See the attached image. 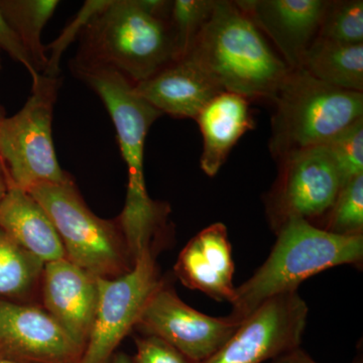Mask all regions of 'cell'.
Returning a JSON list of instances; mask_svg holds the SVG:
<instances>
[{"instance_id": "cell-32", "label": "cell", "mask_w": 363, "mask_h": 363, "mask_svg": "<svg viewBox=\"0 0 363 363\" xmlns=\"http://www.w3.org/2000/svg\"><path fill=\"white\" fill-rule=\"evenodd\" d=\"M0 71H1V60H0Z\"/></svg>"}, {"instance_id": "cell-10", "label": "cell", "mask_w": 363, "mask_h": 363, "mask_svg": "<svg viewBox=\"0 0 363 363\" xmlns=\"http://www.w3.org/2000/svg\"><path fill=\"white\" fill-rule=\"evenodd\" d=\"M240 325L227 317L208 316L193 309L164 281L145 305L135 328L145 336L161 339L193 362L203 363L220 350Z\"/></svg>"}, {"instance_id": "cell-11", "label": "cell", "mask_w": 363, "mask_h": 363, "mask_svg": "<svg viewBox=\"0 0 363 363\" xmlns=\"http://www.w3.org/2000/svg\"><path fill=\"white\" fill-rule=\"evenodd\" d=\"M83 353L42 306L0 301V357L30 363H80Z\"/></svg>"}, {"instance_id": "cell-17", "label": "cell", "mask_w": 363, "mask_h": 363, "mask_svg": "<svg viewBox=\"0 0 363 363\" xmlns=\"http://www.w3.org/2000/svg\"><path fill=\"white\" fill-rule=\"evenodd\" d=\"M0 227L45 264L65 259L56 227L44 208L26 191L9 189L0 203Z\"/></svg>"}, {"instance_id": "cell-29", "label": "cell", "mask_w": 363, "mask_h": 363, "mask_svg": "<svg viewBox=\"0 0 363 363\" xmlns=\"http://www.w3.org/2000/svg\"><path fill=\"white\" fill-rule=\"evenodd\" d=\"M6 116L4 109L0 107V119ZM11 188V182H9V175L6 166H4V160H2L1 155H0V203L4 199L9 189Z\"/></svg>"}, {"instance_id": "cell-21", "label": "cell", "mask_w": 363, "mask_h": 363, "mask_svg": "<svg viewBox=\"0 0 363 363\" xmlns=\"http://www.w3.org/2000/svg\"><path fill=\"white\" fill-rule=\"evenodd\" d=\"M317 227L340 236L363 235V174L346 182Z\"/></svg>"}, {"instance_id": "cell-6", "label": "cell", "mask_w": 363, "mask_h": 363, "mask_svg": "<svg viewBox=\"0 0 363 363\" xmlns=\"http://www.w3.org/2000/svg\"><path fill=\"white\" fill-rule=\"evenodd\" d=\"M61 79L38 76L32 94L18 113L0 119V155L11 187L28 192L42 184H62L72 177L60 167L52 140V113Z\"/></svg>"}, {"instance_id": "cell-18", "label": "cell", "mask_w": 363, "mask_h": 363, "mask_svg": "<svg viewBox=\"0 0 363 363\" xmlns=\"http://www.w3.org/2000/svg\"><path fill=\"white\" fill-rule=\"evenodd\" d=\"M300 68L333 87L363 93V44H340L317 38Z\"/></svg>"}, {"instance_id": "cell-30", "label": "cell", "mask_w": 363, "mask_h": 363, "mask_svg": "<svg viewBox=\"0 0 363 363\" xmlns=\"http://www.w3.org/2000/svg\"><path fill=\"white\" fill-rule=\"evenodd\" d=\"M107 363H133V359H131L130 355L123 352H118L116 353Z\"/></svg>"}, {"instance_id": "cell-2", "label": "cell", "mask_w": 363, "mask_h": 363, "mask_svg": "<svg viewBox=\"0 0 363 363\" xmlns=\"http://www.w3.org/2000/svg\"><path fill=\"white\" fill-rule=\"evenodd\" d=\"M277 241L264 264L235 288L230 315L240 324L262 303L296 292L315 274L343 264H362L363 235L340 236L327 233L304 219H290L274 233Z\"/></svg>"}, {"instance_id": "cell-19", "label": "cell", "mask_w": 363, "mask_h": 363, "mask_svg": "<svg viewBox=\"0 0 363 363\" xmlns=\"http://www.w3.org/2000/svg\"><path fill=\"white\" fill-rule=\"evenodd\" d=\"M44 267L0 227V301L40 305Z\"/></svg>"}, {"instance_id": "cell-3", "label": "cell", "mask_w": 363, "mask_h": 363, "mask_svg": "<svg viewBox=\"0 0 363 363\" xmlns=\"http://www.w3.org/2000/svg\"><path fill=\"white\" fill-rule=\"evenodd\" d=\"M175 61L168 21L150 16L138 0H111L81 33L72 70L111 69L135 85Z\"/></svg>"}, {"instance_id": "cell-20", "label": "cell", "mask_w": 363, "mask_h": 363, "mask_svg": "<svg viewBox=\"0 0 363 363\" xmlns=\"http://www.w3.org/2000/svg\"><path fill=\"white\" fill-rule=\"evenodd\" d=\"M59 4L58 0H0V11L30 52L39 73L48 66L43 30Z\"/></svg>"}, {"instance_id": "cell-12", "label": "cell", "mask_w": 363, "mask_h": 363, "mask_svg": "<svg viewBox=\"0 0 363 363\" xmlns=\"http://www.w3.org/2000/svg\"><path fill=\"white\" fill-rule=\"evenodd\" d=\"M92 276L67 259L45 264L40 305L85 350L98 304V284Z\"/></svg>"}, {"instance_id": "cell-31", "label": "cell", "mask_w": 363, "mask_h": 363, "mask_svg": "<svg viewBox=\"0 0 363 363\" xmlns=\"http://www.w3.org/2000/svg\"><path fill=\"white\" fill-rule=\"evenodd\" d=\"M0 363H30V362H21V360L11 359V358L0 357Z\"/></svg>"}, {"instance_id": "cell-27", "label": "cell", "mask_w": 363, "mask_h": 363, "mask_svg": "<svg viewBox=\"0 0 363 363\" xmlns=\"http://www.w3.org/2000/svg\"><path fill=\"white\" fill-rule=\"evenodd\" d=\"M0 51L7 52L14 61L25 67L32 80H35L38 76L40 75L35 68L30 52L26 49L20 38L6 20L1 11H0Z\"/></svg>"}, {"instance_id": "cell-22", "label": "cell", "mask_w": 363, "mask_h": 363, "mask_svg": "<svg viewBox=\"0 0 363 363\" xmlns=\"http://www.w3.org/2000/svg\"><path fill=\"white\" fill-rule=\"evenodd\" d=\"M216 0L172 1L169 25L175 44L177 60L187 56L203 26L213 11Z\"/></svg>"}, {"instance_id": "cell-13", "label": "cell", "mask_w": 363, "mask_h": 363, "mask_svg": "<svg viewBox=\"0 0 363 363\" xmlns=\"http://www.w3.org/2000/svg\"><path fill=\"white\" fill-rule=\"evenodd\" d=\"M238 4L291 69L317 39L328 0H242Z\"/></svg>"}, {"instance_id": "cell-25", "label": "cell", "mask_w": 363, "mask_h": 363, "mask_svg": "<svg viewBox=\"0 0 363 363\" xmlns=\"http://www.w3.org/2000/svg\"><path fill=\"white\" fill-rule=\"evenodd\" d=\"M109 4H111V0H88L83 4L75 18L68 23L61 35L52 44L45 45L48 66L43 75L59 77V65L62 55L76 38H80L81 33L85 30L91 20L100 11H104Z\"/></svg>"}, {"instance_id": "cell-7", "label": "cell", "mask_w": 363, "mask_h": 363, "mask_svg": "<svg viewBox=\"0 0 363 363\" xmlns=\"http://www.w3.org/2000/svg\"><path fill=\"white\" fill-rule=\"evenodd\" d=\"M278 164V176L264 197L272 231L290 219L317 225L342 186L328 150L321 145L300 150L279 160Z\"/></svg>"}, {"instance_id": "cell-15", "label": "cell", "mask_w": 363, "mask_h": 363, "mask_svg": "<svg viewBox=\"0 0 363 363\" xmlns=\"http://www.w3.org/2000/svg\"><path fill=\"white\" fill-rule=\"evenodd\" d=\"M133 89L162 114L191 119L224 91L189 57L164 67Z\"/></svg>"}, {"instance_id": "cell-5", "label": "cell", "mask_w": 363, "mask_h": 363, "mask_svg": "<svg viewBox=\"0 0 363 363\" xmlns=\"http://www.w3.org/2000/svg\"><path fill=\"white\" fill-rule=\"evenodd\" d=\"M28 193L49 215L72 264L104 279L123 276L135 266L118 220L93 213L73 180L42 184Z\"/></svg>"}, {"instance_id": "cell-28", "label": "cell", "mask_w": 363, "mask_h": 363, "mask_svg": "<svg viewBox=\"0 0 363 363\" xmlns=\"http://www.w3.org/2000/svg\"><path fill=\"white\" fill-rule=\"evenodd\" d=\"M271 363H318L306 351L301 350L300 347L295 348L274 358ZM354 363H362V362H355Z\"/></svg>"}, {"instance_id": "cell-24", "label": "cell", "mask_w": 363, "mask_h": 363, "mask_svg": "<svg viewBox=\"0 0 363 363\" xmlns=\"http://www.w3.org/2000/svg\"><path fill=\"white\" fill-rule=\"evenodd\" d=\"M342 185L363 174V118L351 124L325 145ZM342 187V186H341Z\"/></svg>"}, {"instance_id": "cell-9", "label": "cell", "mask_w": 363, "mask_h": 363, "mask_svg": "<svg viewBox=\"0 0 363 363\" xmlns=\"http://www.w3.org/2000/svg\"><path fill=\"white\" fill-rule=\"evenodd\" d=\"M308 306L296 292L262 303L241 322L235 333L203 363H262L300 347Z\"/></svg>"}, {"instance_id": "cell-4", "label": "cell", "mask_w": 363, "mask_h": 363, "mask_svg": "<svg viewBox=\"0 0 363 363\" xmlns=\"http://www.w3.org/2000/svg\"><path fill=\"white\" fill-rule=\"evenodd\" d=\"M271 102L269 152L277 162L327 145L363 118V93L326 84L303 68L291 69Z\"/></svg>"}, {"instance_id": "cell-26", "label": "cell", "mask_w": 363, "mask_h": 363, "mask_svg": "<svg viewBox=\"0 0 363 363\" xmlns=\"http://www.w3.org/2000/svg\"><path fill=\"white\" fill-rule=\"evenodd\" d=\"M135 345L133 363H198L154 336L136 338Z\"/></svg>"}, {"instance_id": "cell-23", "label": "cell", "mask_w": 363, "mask_h": 363, "mask_svg": "<svg viewBox=\"0 0 363 363\" xmlns=\"http://www.w3.org/2000/svg\"><path fill=\"white\" fill-rule=\"evenodd\" d=\"M317 38L340 44H363L362 0H328Z\"/></svg>"}, {"instance_id": "cell-1", "label": "cell", "mask_w": 363, "mask_h": 363, "mask_svg": "<svg viewBox=\"0 0 363 363\" xmlns=\"http://www.w3.org/2000/svg\"><path fill=\"white\" fill-rule=\"evenodd\" d=\"M186 57L222 89L250 101H272L291 71L247 11L238 1L229 0H216Z\"/></svg>"}, {"instance_id": "cell-14", "label": "cell", "mask_w": 363, "mask_h": 363, "mask_svg": "<svg viewBox=\"0 0 363 363\" xmlns=\"http://www.w3.org/2000/svg\"><path fill=\"white\" fill-rule=\"evenodd\" d=\"M174 269L191 290L219 302H233L234 262L226 226L217 222L200 231L182 250Z\"/></svg>"}, {"instance_id": "cell-8", "label": "cell", "mask_w": 363, "mask_h": 363, "mask_svg": "<svg viewBox=\"0 0 363 363\" xmlns=\"http://www.w3.org/2000/svg\"><path fill=\"white\" fill-rule=\"evenodd\" d=\"M162 283L154 248L143 250L123 276L98 278L96 314L80 363L108 362Z\"/></svg>"}, {"instance_id": "cell-16", "label": "cell", "mask_w": 363, "mask_h": 363, "mask_svg": "<svg viewBox=\"0 0 363 363\" xmlns=\"http://www.w3.org/2000/svg\"><path fill=\"white\" fill-rule=\"evenodd\" d=\"M203 136L200 164L207 176L220 171L241 136L255 128L250 100L235 93H219L195 119Z\"/></svg>"}]
</instances>
